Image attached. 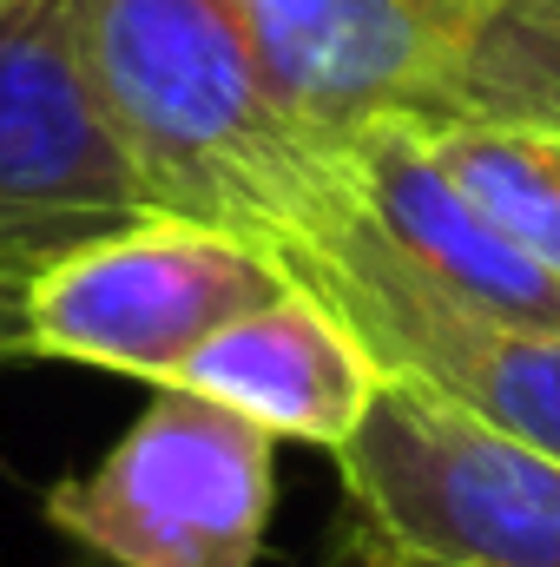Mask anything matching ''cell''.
I'll list each match as a JSON object with an SVG mask.
<instances>
[{"mask_svg":"<svg viewBox=\"0 0 560 567\" xmlns=\"http://www.w3.org/2000/svg\"><path fill=\"white\" fill-rule=\"evenodd\" d=\"M80 66L152 212L317 245L350 205V158L278 100L245 0H73Z\"/></svg>","mask_w":560,"mask_h":567,"instance_id":"1","label":"cell"},{"mask_svg":"<svg viewBox=\"0 0 560 567\" xmlns=\"http://www.w3.org/2000/svg\"><path fill=\"white\" fill-rule=\"evenodd\" d=\"M363 555L428 567H560V462L383 377L336 449Z\"/></svg>","mask_w":560,"mask_h":567,"instance_id":"2","label":"cell"},{"mask_svg":"<svg viewBox=\"0 0 560 567\" xmlns=\"http://www.w3.org/2000/svg\"><path fill=\"white\" fill-rule=\"evenodd\" d=\"M40 515L106 567H258L278 515V435L185 383H152L126 435L53 482Z\"/></svg>","mask_w":560,"mask_h":567,"instance_id":"3","label":"cell"},{"mask_svg":"<svg viewBox=\"0 0 560 567\" xmlns=\"http://www.w3.org/2000/svg\"><path fill=\"white\" fill-rule=\"evenodd\" d=\"M290 284V265L245 231L145 212L33 271L27 330L33 357L172 383L205 337L283 297Z\"/></svg>","mask_w":560,"mask_h":567,"instance_id":"4","label":"cell"},{"mask_svg":"<svg viewBox=\"0 0 560 567\" xmlns=\"http://www.w3.org/2000/svg\"><path fill=\"white\" fill-rule=\"evenodd\" d=\"M152 212L80 66L73 0L0 7V271L33 278L53 258Z\"/></svg>","mask_w":560,"mask_h":567,"instance_id":"5","label":"cell"},{"mask_svg":"<svg viewBox=\"0 0 560 567\" xmlns=\"http://www.w3.org/2000/svg\"><path fill=\"white\" fill-rule=\"evenodd\" d=\"M278 258L297 284H310L356 323L383 377H409L428 396L468 410L475 423L560 462V330L488 323L435 297L356 218V192L317 245L278 251Z\"/></svg>","mask_w":560,"mask_h":567,"instance_id":"6","label":"cell"},{"mask_svg":"<svg viewBox=\"0 0 560 567\" xmlns=\"http://www.w3.org/2000/svg\"><path fill=\"white\" fill-rule=\"evenodd\" d=\"M245 13L297 126L350 145L376 120L435 133L481 0H245Z\"/></svg>","mask_w":560,"mask_h":567,"instance_id":"7","label":"cell"},{"mask_svg":"<svg viewBox=\"0 0 560 567\" xmlns=\"http://www.w3.org/2000/svg\"><path fill=\"white\" fill-rule=\"evenodd\" d=\"M356 218L383 238V251L448 297L468 317L560 330V278L541 271L475 198L442 172L435 145L409 120H376L343 145Z\"/></svg>","mask_w":560,"mask_h":567,"instance_id":"8","label":"cell"},{"mask_svg":"<svg viewBox=\"0 0 560 567\" xmlns=\"http://www.w3.org/2000/svg\"><path fill=\"white\" fill-rule=\"evenodd\" d=\"M172 383L251 416L278 442H310L336 455L363 423L383 383V363L330 297H317L310 284H290L283 297L205 337Z\"/></svg>","mask_w":560,"mask_h":567,"instance_id":"9","label":"cell"},{"mask_svg":"<svg viewBox=\"0 0 560 567\" xmlns=\"http://www.w3.org/2000/svg\"><path fill=\"white\" fill-rule=\"evenodd\" d=\"M560 133V0H481L435 133Z\"/></svg>","mask_w":560,"mask_h":567,"instance_id":"10","label":"cell"},{"mask_svg":"<svg viewBox=\"0 0 560 567\" xmlns=\"http://www.w3.org/2000/svg\"><path fill=\"white\" fill-rule=\"evenodd\" d=\"M442 172L488 212L541 271L560 278V133H495L455 126L428 133Z\"/></svg>","mask_w":560,"mask_h":567,"instance_id":"11","label":"cell"},{"mask_svg":"<svg viewBox=\"0 0 560 567\" xmlns=\"http://www.w3.org/2000/svg\"><path fill=\"white\" fill-rule=\"evenodd\" d=\"M7 363H40L33 330H27V278H13V271H0V370Z\"/></svg>","mask_w":560,"mask_h":567,"instance_id":"12","label":"cell"},{"mask_svg":"<svg viewBox=\"0 0 560 567\" xmlns=\"http://www.w3.org/2000/svg\"><path fill=\"white\" fill-rule=\"evenodd\" d=\"M356 567H428V561H403V555H363Z\"/></svg>","mask_w":560,"mask_h":567,"instance_id":"13","label":"cell"},{"mask_svg":"<svg viewBox=\"0 0 560 567\" xmlns=\"http://www.w3.org/2000/svg\"><path fill=\"white\" fill-rule=\"evenodd\" d=\"M0 7H7V0H0Z\"/></svg>","mask_w":560,"mask_h":567,"instance_id":"14","label":"cell"}]
</instances>
